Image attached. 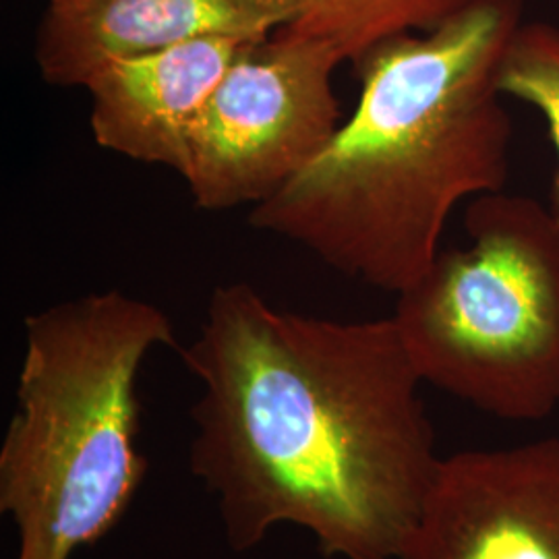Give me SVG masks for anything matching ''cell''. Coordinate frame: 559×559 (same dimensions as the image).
<instances>
[{
	"instance_id": "cell-11",
	"label": "cell",
	"mask_w": 559,
	"mask_h": 559,
	"mask_svg": "<svg viewBox=\"0 0 559 559\" xmlns=\"http://www.w3.org/2000/svg\"><path fill=\"white\" fill-rule=\"evenodd\" d=\"M48 2H55V0H48Z\"/></svg>"
},
{
	"instance_id": "cell-1",
	"label": "cell",
	"mask_w": 559,
	"mask_h": 559,
	"mask_svg": "<svg viewBox=\"0 0 559 559\" xmlns=\"http://www.w3.org/2000/svg\"><path fill=\"white\" fill-rule=\"evenodd\" d=\"M182 362L201 385L189 468L233 551L290 524L323 558H400L441 459L394 318L302 316L235 282Z\"/></svg>"
},
{
	"instance_id": "cell-5",
	"label": "cell",
	"mask_w": 559,
	"mask_h": 559,
	"mask_svg": "<svg viewBox=\"0 0 559 559\" xmlns=\"http://www.w3.org/2000/svg\"><path fill=\"white\" fill-rule=\"evenodd\" d=\"M321 41L278 29L245 44L201 108L180 173L207 212L260 205L302 173L342 119Z\"/></svg>"
},
{
	"instance_id": "cell-2",
	"label": "cell",
	"mask_w": 559,
	"mask_h": 559,
	"mask_svg": "<svg viewBox=\"0 0 559 559\" xmlns=\"http://www.w3.org/2000/svg\"><path fill=\"white\" fill-rule=\"evenodd\" d=\"M522 13L524 0H471L438 27L365 55L353 115L251 207V226L383 293L415 286L460 203L510 179L514 127L498 78Z\"/></svg>"
},
{
	"instance_id": "cell-9",
	"label": "cell",
	"mask_w": 559,
	"mask_h": 559,
	"mask_svg": "<svg viewBox=\"0 0 559 559\" xmlns=\"http://www.w3.org/2000/svg\"><path fill=\"white\" fill-rule=\"evenodd\" d=\"M471 0H295L297 17L282 27L325 44L340 62L357 64L388 40L438 27Z\"/></svg>"
},
{
	"instance_id": "cell-8",
	"label": "cell",
	"mask_w": 559,
	"mask_h": 559,
	"mask_svg": "<svg viewBox=\"0 0 559 559\" xmlns=\"http://www.w3.org/2000/svg\"><path fill=\"white\" fill-rule=\"evenodd\" d=\"M245 41L200 38L106 62L83 90L96 143L180 177L201 108Z\"/></svg>"
},
{
	"instance_id": "cell-3",
	"label": "cell",
	"mask_w": 559,
	"mask_h": 559,
	"mask_svg": "<svg viewBox=\"0 0 559 559\" xmlns=\"http://www.w3.org/2000/svg\"><path fill=\"white\" fill-rule=\"evenodd\" d=\"M175 344L160 307L120 290L25 320L17 406L0 443V512L17 528L15 559H71L127 514L147 475L141 367Z\"/></svg>"
},
{
	"instance_id": "cell-6",
	"label": "cell",
	"mask_w": 559,
	"mask_h": 559,
	"mask_svg": "<svg viewBox=\"0 0 559 559\" xmlns=\"http://www.w3.org/2000/svg\"><path fill=\"white\" fill-rule=\"evenodd\" d=\"M399 559H559V440L441 459Z\"/></svg>"
},
{
	"instance_id": "cell-4",
	"label": "cell",
	"mask_w": 559,
	"mask_h": 559,
	"mask_svg": "<svg viewBox=\"0 0 559 559\" xmlns=\"http://www.w3.org/2000/svg\"><path fill=\"white\" fill-rule=\"evenodd\" d=\"M466 247L441 249L394 321L423 383L506 420L559 406V222L528 195L468 201Z\"/></svg>"
},
{
	"instance_id": "cell-10",
	"label": "cell",
	"mask_w": 559,
	"mask_h": 559,
	"mask_svg": "<svg viewBox=\"0 0 559 559\" xmlns=\"http://www.w3.org/2000/svg\"><path fill=\"white\" fill-rule=\"evenodd\" d=\"M500 92L531 104L545 119L558 166L549 191V210L559 222V27L522 23L501 60Z\"/></svg>"
},
{
	"instance_id": "cell-7",
	"label": "cell",
	"mask_w": 559,
	"mask_h": 559,
	"mask_svg": "<svg viewBox=\"0 0 559 559\" xmlns=\"http://www.w3.org/2000/svg\"><path fill=\"white\" fill-rule=\"evenodd\" d=\"M295 17V0H55L34 57L46 83L85 87L110 60L200 38L265 40Z\"/></svg>"
}]
</instances>
